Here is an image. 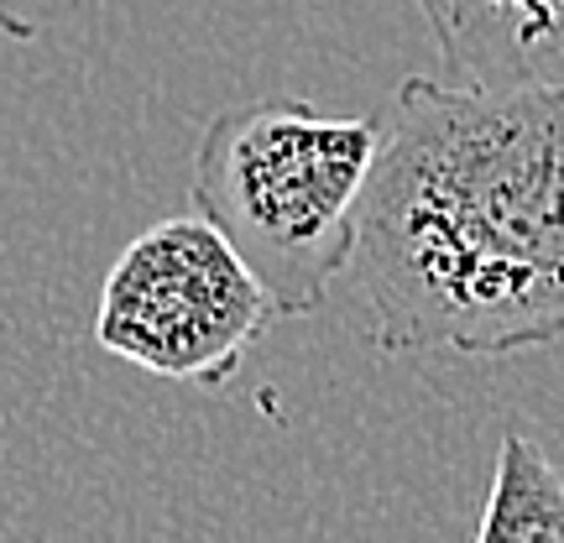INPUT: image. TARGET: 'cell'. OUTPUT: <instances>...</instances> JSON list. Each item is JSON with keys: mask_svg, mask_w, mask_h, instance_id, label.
<instances>
[{"mask_svg": "<svg viewBox=\"0 0 564 543\" xmlns=\"http://www.w3.org/2000/svg\"><path fill=\"white\" fill-rule=\"evenodd\" d=\"M63 6H74V0H0V37L11 42L47 37V26H53Z\"/></svg>", "mask_w": 564, "mask_h": 543, "instance_id": "6", "label": "cell"}, {"mask_svg": "<svg viewBox=\"0 0 564 543\" xmlns=\"http://www.w3.org/2000/svg\"><path fill=\"white\" fill-rule=\"evenodd\" d=\"M449 84L564 89V0H413Z\"/></svg>", "mask_w": 564, "mask_h": 543, "instance_id": "4", "label": "cell"}, {"mask_svg": "<svg viewBox=\"0 0 564 543\" xmlns=\"http://www.w3.org/2000/svg\"><path fill=\"white\" fill-rule=\"evenodd\" d=\"M476 543H564V476L518 423L502 428Z\"/></svg>", "mask_w": 564, "mask_h": 543, "instance_id": "5", "label": "cell"}, {"mask_svg": "<svg viewBox=\"0 0 564 543\" xmlns=\"http://www.w3.org/2000/svg\"><path fill=\"white\" fill-rule=\"evenodd\" d=\"M356 220L371 335L403 356L564 340V89L403 79Z\"/></svg>", "mask_w": 564, "mask_h": 543, "instance_id": "1", "label": "cell"}, {"mask_svg": "<svg viewBox=\"0 0 564 543\" xmlns=\"http://www.w3.org/2000/svg\"><path fill=\"white\" fill-rule=\"evenodd\" d=\"M272 319V298L241 257L199 215H173L105 272L95 345L162 382L225 387Z\"/></svg>", "mask_w": 564, "mask_h": 543, "instance_id": "3", "label": "cell"}, {"mask_svg": "<svg viewBox=\"0 0 564 543\" xmlns=\"http://www.w3.org/2000/svg\"><path fill=\"white\" fill-rule=\"evenodd\" d=\"M377 146V116H319L303 100L225 105L204 126L188 204L241 257L278 319L324 308L350 267Z\"/></svg>", "mask_w": 564, "mask_h": 543, "instance_id": "2", "label": "cell"}]
</instances>
